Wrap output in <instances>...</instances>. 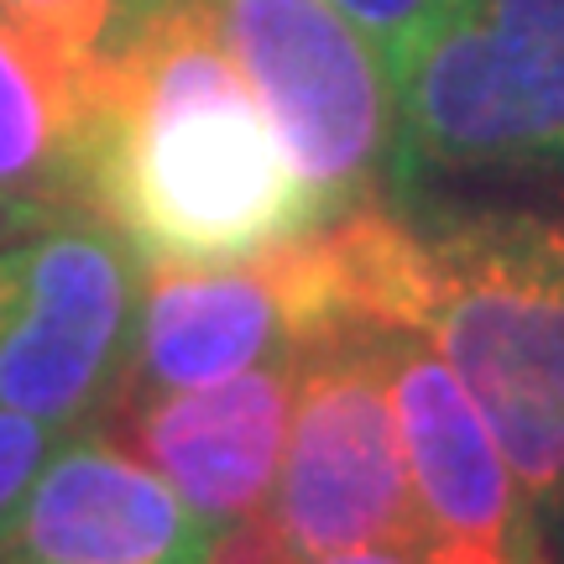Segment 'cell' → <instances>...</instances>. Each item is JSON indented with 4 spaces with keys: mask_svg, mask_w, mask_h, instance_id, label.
I'll return each instance as SVG.
<instances>
[{
    "mask_svg": "<svg viewBox=\"0 0 564 564\" xmlns=\"http://www.w3.org/2000/svg\"><path fill=\"white\" fill-rule=\"evenodd\" d=\"M350 329H408L481 408L539 533H564V209L403 215L392 199L319 225Z\"/></svg>",
    "mask_w": 564,
    "mask_h": 564,
    "instance_id": "obj_1",
    "label": "cell"
},
{
    "mask_svg": "<svg viewBox=\"0 0 564 564\" xmlns=\"http://www.w3.org/2000/svg\"><path fill=\"white\" fill-rule=\"evenodd\" d=\"M89 215L147 267H225L324 225L204 0L167 6L95 58Z\"/></svg>",
    "mask_w": 564,
    "mask_h": 564,
    "instance_id": "obj_2",
    "label": "cell"
},
{
    "mask_svg": "<svg viewBox=\"0 0 564 564\" xmlns=\"http://www.w3.org/2000/svg\"><path fill=\"white\" fill-rule=\"evenodd\" d=\"M204 11L267 105L324 220L398 188V89L329 0H204Z\"/></svg>",
    "mask_w": 564,
    "mask_h": 564,
    "instance_id": "obj_3",
    "label": "cell"
},
{
    "mask_svg": "<svg viewBox=\"0 0 564 564\" xmlns=\"http://www.w3.org/2000/svg\"><path fill=\"white\" fill-rule=\"evenodd\" d=\"M398 194L444 173L564 167V0H481L398 89Z\"/></svg>",
    "mask_w": 564,
    "mask_h": 564,
    "instance_id": "obj_4",
    "label": "cell"
},
{
    "mask_svg": "<svg viewBox=\"0 0 564 564\" xmlns=\"http://www.w3.org/2000/svg\"><path fill=\"white\" fill-rule=\"evenodd\" d=\"M267 523L293 560L366 544L419 549L413 481L377 329H340L293 361V419Z\"/></svg>",
    "mask_w": 564,
    "mask_h": 564,
    "instance_id": "obj_5",
    "label": "cell"
},
{
    "mask_svg": "<svg viewBox=\"0 0 564 564\" xmlns=\"http://www.w3.org/2000/svg\"><path fill=\"white\" fill-rule=\"evenodd\" d=\"M137 251L95 215L0 241V408L74 429L121 387Z\"/></svg>",
    "mask_w": 564,
    "mask_h": 564,
    "instance_id": "obj_6",
    "label": "cell"
},
{
    "mask_svg": "<svg viewBox=\"0 0 564 564\" xmlns=\"http://www.w3.org/2000/svg\"><path fill=\"white\" fill-rule=\"evenodd\" d=\"M340 329L350 324L319 225L246 262L152 267L116 398L194 392L251 366L299 361Z\"/></svg>",
    "mask_w": 564,
    "mask_h": 564,
    "instance_id": "obj_7",
    "label": "cell"
},
{
    "mask_svg": "<svg viewBox=\"0 0 564 564\" xmlns=\"http://www.w3.org/2000/svg\"><path fill=\"white\" fill-rule=\"evenodd\" d=\"M423 564H549L523 481L455 371L408 329H377Z\"/></svg>",
    "mask_w": 564,
    "mask_h": 564,
    "instance_id": "obj_8",
    "label": "cell"
},
{
    "mask_svg": "<svg viewBox=\"0 0 564 564\" xmlns=\"http://www.w3.org/2000/svg\"><path fill=\"white\" fill-rule=\"evenodd\" d=\"M288 419L293 361H267L194 392L110 398L100 429L141 465H152L220 533L267 507L278 486Z\"/></svg>",
    "mask_w": 564,
    "mask_h": 564,
    "instance_id": "obj_9",
    "label": "cell"
},
{
    "mask_svg": "<svg viewBox=\"0 0 564 564\" xmlns=\"http://www.w3.org/2000/svg\"><path fill=\"white\" fill-rule=\"evenodd\" d=\"M215 528L105 429L47 455L0 564H209Z\"/></svg>",
    "mask_w": 564,
    "mask_h": 564,
    "instance_id": "obj_10",
    "label": "cell"
},
{
    "mask_svg": "<svg viewBox=\"0 0 564 564\" xmlns=\"http://www.w3.org/2000/svg\"><path fill=\"white\" fill-rule=\"evenodd\" d=\"M95 63L0 6V236L89 215Z\"/></svg>",
    "mask_w": 564,
    "mask_h": 564,
    "instance_id": "obj_11",
    "label": "cell"
},
{
    "mask_svg": "<svg viewBox=\"0 0 564 564\" xmlns=\"http://www.w3.org/2000/svg\"><path fill=\"white\" fill-rule=\"evenodd\" d=\"M329 6L361 32V42L377 53L382 74L392 79V89H403L413 63L444 32H455L465 17H476L481 0H329Z\"/></svg>",
    "mask_w": 564,
    "mask_h": 564,
    "instance_id": "obj_12",
    "label": "cell"
},
{
    "mask_svg": "<svg viewBox=\"0 0 564 564\" xmlns=\"http://www.w3.org/2000/svg\"><path fill=\"white\" fill-rule=\"evenodd\" d=\"M0 6L95 63L116 42L131 37L141 21H152L167 6H188V0H0Z\"/></svg>",
    "mask_w": 564,
    "mask_h": 564,
    "instance_id": "obj_13",
    "label": "cell"
},
{
    "mask_svg": "<svg viewBox=\"0 0 564 564\" xmlns=\"http://www.w3.org/2000/svg\"><path fill=\"white\" fill-rule=\"evenodd\" d=\"M58 434L63 429H53V423L26 419V413H6V408H0V539H6V528L17 518L21 497H26L32 481H37V470L47 465Z\"/></svg>",
    "mask_w": 564,
    "mask_h": 564,
    "instance_id": "obj_14",
    "label": "cell"
},
{
    "mask_svg": "<svg viewBox=\"0 0 564 564\" xmlns=\"http://www.w3.org/2000/svg\"><path fill=\"white\" fill-rule=\"evenodd\" d=\"M299 564H423V554L408 544H366V549H340V554H319V560H299Z\"/></svg>",
    "mask_w": 564,
    "mask_h": 564,
    "instance_id": "obj_15",
    "label": "cell"
},
{
    "mask_svg": "<svg viewBox=\"0 0 564 564\" xmlns=\"http://www.w3.org/2000/svg\"><path fill=\"white\" fill-rule=\"evenodd\" d=\"M0 241H6V236H0Z\"/></svg>",
    "mask_w": 564,
    "mask_h": 564,
    "instance_id": "obj_16",
    "label": "cell"
}]
</instances>
